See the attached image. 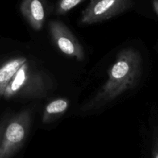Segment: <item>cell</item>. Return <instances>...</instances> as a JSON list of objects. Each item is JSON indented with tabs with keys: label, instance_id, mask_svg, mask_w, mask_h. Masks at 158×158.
<instances>
[{
	"label": "cell",
	"instance_id": "4",
	"mask_svg": "<svg viewBox=\"0 0 158 158\" xmlns=\"http://www.w3.org/2000/svg\"><path fill=\"white\" fill-rule=\"evenodd\" d=\"M133 0H91L82 12L80 23L92 25L115 17L131 9Z\"/></svg>",
	"mask_w": 158,
	"mask_h": 158
},
{
	"label": "cell",
	"instance_id": "5",
	"mask_svg": "<svg viewBox=\"0 0 158 158\" xmlns=\"http://www.w3.org/2000/svg\"><path fill=\"white\" fill-rule=\"evenodd\" d=\"M49 30L52 43L59 50L78 61L84 60L85 53L83 46L63 22L57 20L50 21L49 23Z\"/></svg>",
	"mask_w": 158,
	"mask_h": 158
},
{
	"label": "cell",
	"instance_id": "1",
	"mask_svg": "<svg viewBox=\"0 0 158 158\" xmlns=\"http://www.w3.org/2000/svg\"><path fill=\"white\" fill-rule=\"evenodd\" d=\"M143 71L142 57L138 50L126 48L120 51L108 69V78L97 94L83 103L82 113L93 112L114 101L138 83Z\"/></svg>",
	"mask_w": 158,
	"mask_h": 158
},
{
	"label": "cell",
	"instance_id": "7",
	"mask_svg": "<svg viewBox=\"0 0 158 158\" xmlns=\"http://www.w3.org/2000/svg\"><path fill=\"white\" fill-rule=\"evenodd\" d=\"M26 61V57L18 56L9 59L0 65V97H2L8 83Z\"/></svg>",
	"mask_w": 158,
	"mask_h": 158
},
{
	"label": "cell",
	"instance_id": "10",
	"mask_svg": "<svg viewBox=\"0 0 158 158\" xmlns=\"http://www.w3.org/2000/svg\"><path fill=\"white\" fill-rule=\"evenodd\" d=\"M8 120H9V118L6 117V118H3L2 120H0V142H1L3 132H4L5 127H6V125Z\"/></svg>",
	"mask_w": 158,
	"mask_h": 158
},
{
	"label": "cell",
	"instance_id": "3",
	"mask_svg": "<svg viewBox=\"0 0 158 158\" xmlns=\"http://www.w3.org/2000/svg\"><path fill=\"white\" fill-rule=\"evenodd\" d=\"M32 120L29 109L20 111L8 120L0 142V158H12L23 148L29 137Z\"/></svg>",
	"mask_w": 158,
	"mask_h": 158
},
{
	"label": "cell",
	"instance_id": "11",
	"mask_svg": "<svg viewBox=\"0 0 158 158\" xmlns=\"http://www.w3.org/2000/svg\"><path fill=\"white\" fill-rule=\"evenodd\" d=\"M152 6L154 12L158 15V0H152Z\"/></svg>",
	"mask_w": 158,
	"mask_h": 158
},
{
	"label": "cell",
	"instance_id": "9",
	"mask_svg": "<svg viewBox=\"0 0 158 158\" xmlns=\"http://www.w3.org/2000/svg\"><path fill=\"white\" fill-rule=\"evenodd\" d=\"M85 0H59L56 7L55 13L58 15H64Z\"/></svg>",
	"mask_w": 158,
	"mask_h": 158
},
{
	"label": "cell",
	"instance_id": "8",
	"mask_svg": "<svg viewBox=\"0 0 158 158\" xmlns=\"http://www.w3.org/2000/svg\"><path fill=\"white\" fill-rule=\"evenodd\" d=\"M69 106V101L66 98H58L49 102L43 111L42 121L44 123H51L66 113Z\"/></svg>",
	"mask_w": 158,
	"mask_h": 158
},
{
	"label": "cell",
	"instance_id": "6",
	"mask_svg": "<svg viewBox=\"0 0 158 158\" xmlns=\"http://www.w3.org/2000/svg\"><path fill=\"white\" fill-rule=\"evenodd\" d=\"M20 12L25 19L35 31L43 29L46 18L45 0H23Z\"/></svg>",
	"mask_w": 158,
	"mask_h": 158
},
{
	"label": "cell",
	"instance_id": "2",
	"mask_svg": "<svg viewBox=\"0 0 158 158\" xmlns=\"http://www.w3.org/2000/svg\"><path fill=\"white\" fill-rule=\"evenodd\" d=\"M53 89L50 77L26 61L15 74L5 89V99L40 98L47 97Z\"/></svg>",
	"mask_w": 158,
	"mask_h": 158
},
{
	"label": "cell",
	"instance_id": "12",
	"mask_svg": "<svg viewBox=\"0 0 158 158\" xmlns=\"http://www.w3.org/2000/svg\"><path fill=\"white\" fill-rule=\"evenodd\" d=\"M154 158H158V139L156 141V146L154 148Z\"/></svg>",
	"mask_w": 158,
	"mask_h": 158
}]
</instances>
